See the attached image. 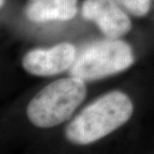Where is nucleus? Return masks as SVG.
<instances>
[{
    "instance_id": "f257e3e1",
    "label": "nucleus",
    "mask_w": 154,
    "mask_h": 154,
    "mask_svg": "<svg viewBox=\"0 0 154 154\" xmlns=\"http://www.w3.org/2000/svg\"><path fill=\"white\" fill-rule=\"evenodd\" d=\"M132 112V102L126 94L110 92L88 105L74 118L65 130L66 137L79 145L94 142L123 125Z\"/></svg>"
},
{
    "instance_id": "20e7f679",
    "label": "nucleus",
    "mask_w": 154,
    "mask_h": 154,
    "mask_svg": "<svg viewBox=\"0 0 154 154\" xmlns=\"http://www.w3.org/2000/svg\"><path fill=\"white\" fill-rule=\"evenodd\" d=\"M75 56V49L71 44L62 43L48 50L36 49L29 51L22 59V66L32 75L51 76L69 69Z\"/></svg>"
},
{
    "instance_id": "f03ea898",
    "label": "nucleus",
    "mask_w": 154,
    "mask_h": 154,
    "mask_svg": "<svg viewBox=\"0 0 154 154\" xmlns=\"http://www.w3.org/2000/svg\"><path fill=\"white\" fill-rule=\"evenodd\" d=\"M87 94L84 81L76 77L63 78L46 86L28 106V116L35 126L51 128L67 120Z\"/></svg>"
},
{
    "instance_id": "39448f33",
    "label": "nucleus",
    "mask_w": 154,
    "mask_h": 154,
    "mask_svg": "<svg viewBox=\"0 0 154 154\" xmlns=\"http://www.w3.org/2000/svg\"><path fill=\"white\" fill-rule=\"evenodd\" d=\"M82 16L95 22L110 38H118L131 29L128 17L112 0H85Z\"/></svg>"
},
{
    "instance_id": "6e6552de",
    "label": "nucleus",
    "mask_w": 154,
    "mask_h": 154,
    "mask_svg": "<svg viewBox=\"0 0 154 154\" xmlns=\"http://www.w3.org/2000/svg\"><path fill=\"white\" fill-rule=\"evenodd\" d=\"M4 3H5V0H1V6H3Z\"/></svg>"
},
{
    "instance_id": "423d86ee",
    "label": "nucleus",
    "mask_w": 154,
    "mask_h": 154,
    "mask_svg": "<svg viewBox=\"0 0 154 154\" xmlns=\"http://www.w3.org/2000/svg\"><path fill=\"white\" fill-rule=\"evenodd\" d=\"M76 12L77 0H32L25 10L28 19L36 22L68 21Z\"/></svg>"
},
{
    "instance_id": "7ed1b4c3",
    "label": "nucleus",
    "mask_w": 154,
    "mask_h": 154,
    "mask_svg": "<svg viewBox=\"0 0 154 154\" xmlns=\"http://www.w3.org/2000/svg\"><path fill=\"white\" fill-rule=\"evenodd\" d=\"M133 63L131 47L123 41L110 38L84 48L75 56L69 74L82 81H94L122 71Z\"/></svg>"
},
{
    "instance_id": "0eeeda50",
    "label": "nucleus",
    "mask_w": 154,
    "mask_h": 154,
    "mask_svg": "<svg viewBox=\"0 0 154 154\" xmlns=\"http://www.w3.org/2000/svg\"><path fill=\"white\" fill-rule=\"evenodd\" d=\"M136 17H143L150 10L151 0H116Z\"/></svg>"
}]
</instances>
